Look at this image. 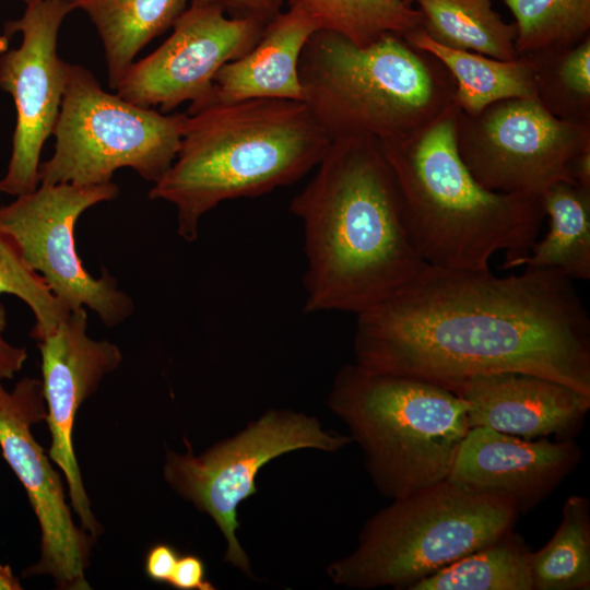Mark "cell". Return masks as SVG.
I'll list each match as a JSON object with an SVG mask.
<instances>
[{
	"label": "cell",
	"mask_w": 590,
	"mask_h": 590,
	"mask_svg": "<svg viewBox=\"0 0 590 590\" xmlns=\"http://www.w3.org/2000/svg\"><path fill=\"white\" fill-rule=\"evenodd\" d=\"M21 1H23L27 7V5H32V4H35L37 2H40L42 0H21Z\"/></svg>",
	"instance_id": "e575fe53"
},
{
	"label": "cell",
	"mask_w": 590,
	"mask_h": 590,
	"mask_svg": "<svg viewBox=\"0 0 590 590\" xmlns=\"http://www.w3.org/2000/svg\"><path fill=\"white\" fill-rule=\"evenodd\" d=\"M42 356V384L48 406L46 421L51 445L49 458L63 472L72 508L81 527L94 538L102 532L86 495L76 461L72 433L82 403L107 374L118 368L122 354L107 340L87 334L85 307L70 310L46 335L37 340Z\"/></svg>",
	"instance_id": "9a60e30c"
},
{
	"label": "cell",
	"mask_w": 590,
	"mask_h": 590,
	"mask_svg": "<svg viewBox=\"0 0 590 590\" xmlns=\"http://www.w3.org/2000/svg\"><path fill=\"white\" fill-rule=\"evenodd\" d=\"M190 2L217 5L225 12L233 11V16H252L268 22L279 12L282 0H190Z\"/></svg>",
	"instance_id": "f546056e"
},
{
	"label": "cell",
	"mask_w": 590,
	"mask_h": 590,
	"mask_svg": "<svg viewBox=\"0 0 590 590\" xmlns=\"http://www.w3.org/2000/svg\"><path fill=\"white\" fill-rule=\"evenodd\" d=\"M304 103L331 140L404 138L453 103L445 66L403 36L386 34L365 47L316 32L299 61Z\"/></svg>",
	"instance_id": "5b68a950"
},
{
	"label": "cell",
	"mask_w": 590,
	"mask_h": 590,
	"mask_svg": "<svg viewBox=\"0 0 590 590\" xmlns=\"http://www.w3.org/2000/svg\"><path fill=\"white\" fill-rule=\"evenodd\" d=\"M580 451L566 438L526 439L471 427L447 480L469 491L503 497L519 511L533 507L578 463Z\"/></svg>",
	"instance_id": "2e32d148"
},
{
	"label": "cell",
	"mask_w": 590,
	"mask_h": 590,
	"mask_svg": "<svg viewBox=\"0 0 590 590\" xmlns=\"http://www.w3.org/2000/svg\"><path fill=\"white\" fill-rule=\"evenodd\" d=\"M351 436L324 430L314 417L291 410H270L231 438L194 456L168 452L164 477L182 498L206 512L226 541L224 560L253 578L249 558L240 546L237 509L257 493L256 477L271 460L298 449L338 451Z\"/></svg>",
	"instance_id": "9c48e42d"
},
{
	"label": "cell",
	"mask_w": 590,
	"mask_h": 590,
	"mask_svg": "<svg viewBox=\"0 0 590 590\" xmlns=\"http://www.w3.org/2000/svg\"><path fill=\"white\" fill-rule=\"evenodd\" d=\"M355 364L448 390L520 373L590 397V319L573 281L547 269L498 276L426 264L356 315Z\"/></svg>",
	"instance_id": "6da1fadb"
},
{
	"label": "cell",
	"mask_w": 590,
	"mask_h": 590,
	"mask_svg": "<svg viewBox=\"0 0 590 590\" xmlns=\"http://www.w3.org/2000/svg\"><path fill=\"white\" fill-rule=\"evenodd\" d=\"M266 24L252 16H227L217 5L190 3L170 36L133 62L115 90L126 101L162 113L190 102L186 114H193L208 103L220 69L247 54Z\"/></svg>",
	"instance_id": "5bb4252c"
},
{
	"label": "cell",
	"mask_w": 590,
	"mask_h": 590,
	"mask_svg": "<svg viewBox=\"0 0 590 590\" xmlns=\"http://www.w3.org/2000/svg\"><path fill=\"white\" fill-rule=\"evenodd\" d=\"M178 557V552L172 545L155 544L145 556V575L155 582L168 583Z\"/></svg>",
	"instance_id": "4dcf8cb0"
},
{
	"label": "cell",
	"mask_w": 590,
	"mask_h": 590,
	"mask_svg": "<svg viewBox=\"0 0 590 590\" xmlns=\"http://www.w3.org/2000/svg\"><path fill=\"white\" fill-rule=\"evenodd\" d=\"M404 3H406L408 5H412L415 0H402ZM413 7V5H412Z\"/></svg>",
	"instance_id": "d590c367"
},
{
	"label": "cell",
	"mask_w": 590,
	"mask_h": 590,
	"mask_svg": "<svg viewBox=\"0 0 590 590\" xmlns=\"http://www.w3.org/2000/svg\"><path fill=\"white\" fill-rule=\"evenodd\" d=\"M455 103L404 138L379 141L410 240L434 267L484 271L505 253L504 269L526 256L545 217L542 198L488 190L457 146Z\"/></svg>",
	"instance_id": "3957f363"
},
{
	"label": "cell",
	"mask_w": 590,
	"mask_h": 590,
	"mask_svg": "<svg viewBox=\"0 0 590 590\" xmlns=\"http://www.w3.org/2000/svg\"><path fill=\"white\" fill-rule=\"evenodd\" d=\"M168 585L179 590L215 589L214 585L206 579V570L203 560L192 554L178 557Z\"/></svg>",
	"instance_id": "f1b7e54d"
},
{
	"label": "cell",
	"mask_w": 590,
	"mask_h": 590,
	"mask_svg": "<svg viewBox=\"0 0 590 590\" xmlns=\"http://www.w3.org/2000/svg\"><path fill=\"white\" fill-rule=\"evenodd\" d=\"M451 391L467 402L470 428L487 427L526 439L569 436L590 409V397L529 374L480 376Z\"/></svg>",
	"instance_id": "e0dca14e"
},
{
	"label": "cell",
	"mask_w": 590,
	"mask_h": 590,
	"mask_svg": "<svg viewBox=\"0 0 590 590\" xmlns=\"http://www.w3.org/2000/svg\"><path fill=\"white\" fill-rule=\"evenodd\" d=\"M568 169L575 184L590 189V146L582 150L571 160Z\"/></svg>",
	"instance_id": "d6a6232c"
},
{
	"label": "cell",
	"mask_w": 590,
	"mask_h": 590,
	"mask_svg": "<svg viewBox=\"0 0 590 590\" xmlns=\"http://www.w3.org/2000/svg\"><path fill=\"white\" fill-rule=\"evenodd\" d=\"M23 300L35 317L31 337L36 341L50 332L70 311L24 260L13 238L0 228V295Z\"/></svg>",
	"instance_id": "83f0119b"
},
{
	"label": "cell",
	"mask_w": 590,
	"mask_h": 590,
	"mask_svg": "<svg viewBox=\"0 0 590 590\" xmlns=\"http://www.w3.org/2000/svg\"><path fill=\"white\" fill-rule=\"evenodd\" d=\"M118 193V186L111 181L95 186L38 185L0 205V228L13 238L26 263L52 294L70 310L92 309L110 327L132 315L133 300L107 270L99 278L87 272L75 247V224L87 209Z\"/></svg>",
	"instance_id": "8fae6325"
},
{
	"label": "cell",
	"mask_w": 590,
	"mask_h": 590,
	"mask_svg": "<svg viewBox=\"0 0 590 590\" xmlns=\"http://www.w3.org/2000/svg\"><path fill=\"white\" fill-rule=\"evenodd\" d=\"M457 146L488 190L542 197L557 182L575 184L568 165L590 146V123L560 119L536 97L508 98L476 115L459 109Z\"/></svg>",
	"instance_id": "30bf717a"
},
{
	"label": "cell",
	"mask_w": 590,
	"mask_h": 590,
	"mask_svg": "<svg viewBox=\"0 0 590 590\" xmlns=\"http://www.w3.org/2000/svg\"><path fill=\"white\" fill-rule=\"evenodd\" d=\"M403 37L445 66L456 85L453 103L467 115H476L498 101L536 97L535 70L526 55L514 60H499L450 48L434 40L421 26Z\"/></svg>",
	"instance_id": "d6986e66"
},
{
	"label": "cell",
	"mask_w": 590,
	"mask_h": 590,
	"mask_svg": "<svg viewBox=\"0 0 590 590\" xmlns=\"http://www.w3.org/2000/svg\"><path fill=\"white\" fill-rule=\"evenodd\" d=\"M316 32V26L298 12L290 9L278 12L247 54L220 69L202 108L248 99L304 102L299 61Z\"/></svg>",
	"instance_id": "ac0fdd59"
},
{
	"label": "cell",
	"mask_w": 590,
	"mask_h": 590,
	"mask_svg": "<svg viewBox=\"0 0 590 590\" xmlns=\"http://www.w3.org/2000/svg\"><path fill=\"white\" fill-rule=\"evenodd\" d=\"M185 114L164 115L104 91L86 68L70 64L52 134V156L39 164L38 185L110 182L123 167L155 184L180 148Z\"/></svg>",
	"instance_id": "ba28073f"
},
{
	"label": "cell",
	"mask_w": 590,
	"mask_h": 590,
	"mask_svg": "<svg viewBox=\"0 0 590 590\" xmlns=\"http://www.w3.org/2000/svg\"><path fill=\"white\" fill-rule=\"evenodd\" d=\"M74 9L75 0H42L4 24L0 38L20 33L22 42L0 54V90L12 96L16 109L2 193L17 197L38 186L40 152L54 132L68 79L69 63L57 54L58 33Z\"/></svg>",
	"instance_id": "7c38bea8"
},
{
	"label": "cell",
	"mask_w": 590,
	"mask_h": 590,
	"mask_svg": "<svg viewBox=\"0 0 590 590\" xmlns=\"http://www.w3.org/2000/svg\"><path fill=\"white\" fill-rule=\"evenodd\" d=\"M519 55L574 46L590 36V0H504Z\"/></svg>",
	"instance_id": "4316f807"
},
{
	"label": "cell",
	"mask_w": 590,
	"mask_h": 590,
	"mask_svg": "<svg viewBox=\"0 0 590 590\" xmlns=\"http://www.w3.org/2000/svg\"><path fill=\"white\" fill-rule=\"evenodd\" d=\"M190 0H75L104 45L108 82L116 88L138 52L174 25Z\"/></svg>",
	"instance_id": "ffe728a7"
},
{
	"label": "cell",
	"mask_w": 590,
	"mask_h": 590,
	"mask_svg": "<svg viewBox=\"0 0 590 590\" xmlns=\"http://www.w3.org/2000/svg\"><path fill=\"white\" fill-rule=\"evenodd\" d=\"M7 327L5 307L0 300V380L12 379L20 371L27 358L24 347H17L5 341L3 331Z\"/></svg>",
	"instance_id": "1f68e13d"
},
{
	"label": "cell",
	"mask_w": 590,
	"mask_h": 590,
	"mask_svg": "<svg viewBox=\"0 0 590 590\" xmlns=\"http://www.w3.org/2000/svg\"><path fill=\"white\" fill-rule=\"evenodd\" d=\"M20 579L14 576L11 567L0 564V590H21Z\"/></svg>",
	"instance_id": "836d02e7"
},
{
	"label": "cell",
	"mask_w": 590,
	"mask_h": 590,
	"mask_svg": "<svg viewBox=\"0 0 590 590\" xmlns=\"http://www.w3.org/2000/svg\"><path fill=\"white\" fill-rule=\"evenodd\" d=\"M587 497L569 496L554 535L531 552L533 590H588L590 588V515Z\"/></svg>",
	"instance_id": "d4e9b609"
},
{
	"label": "cell",
	"mask_w": 590,
	"mask_h": 590,
	"mask_svg": "<svg viewBox=\"0 0 590 590\" xmlns=\"http://www.w3.org/2000/svg\"><path fill=\"white\" fill-rule=\"evenodd\" d=\"M519 512L508 499L446 480L368 519L356 548L330 564L329 578L355 589H409L512 531Z\"/></svg>",
	"instance_id": "52a82bcc"
},
{
	"label": "cell",
	"mask_w": 590,
	"mask_h": 590,
	"mask_svg": "<svg viewBox=\"0 0 590 590\" xmlns=\"http://www.w3.org/2000/svg\"><path fill=\"white\" fill-rule=\"evenodd\" d=\"M421 27L437 43L499 60L519 57L515 23H506L493 0H415Z\"/></svg>",
	"instance_id": "7402d4cb"
},
{
	"label": "cell",
	"mask_w": 590,
	"mask_h": 590,
	"mask_svg": "<svg viewBox=\"0 0 590 590\" xmlns=\"http://www.w3.org/2000/svg\"><path fill=\"white\" fill-rule=\"evenodd\" d=\"M409 590H533L531 551L512 530Z\"/></svg>",
	"instance_id": "603a6c76"
},
{
	"label": "cell",
	"mask_w": 590,
	"mask_h": 590,
	"mask_svg": "<svg viewBox=\"0 0 590 590\" xmlns=\"http://www.w3.org/2000/svg\"><path fill=\"white\" fill-rule=\"evenodd\" d=\"M536 76V98L554 116L590 123V36L563 48L523 54Z\"/></svg>",
	"instance_id": "484cf974"
},
{
	"label": "cell",
	"mask_w": 590,
	"mask_h": 590,
	"mask_svg": "<svg viewBox=\"0 0 590 590\" xmlns=\"http://www.w3.org/2000/svg\"><path fill=\"white\" fill-rule=\"evenodd\" d=\"M1 381L0 449L25 488L40 528L39 560L22 575H48L59 589L88 590L85 569L94 536L74 523L60 475L31 430L47 415L42 380L25 377L12 391Z\"/></svg>",
	"instance_id": "4fadbf2b"
},
{
	"label": "cell",
	"mask_w": 590,
	"mask_h": 590,
	"mask_svg": "<svg viewBox=\"0 0 590 590\" xmlns=\"http://www.w3.org/2000/svg\"><path fill=\"white\" fill-rule=\"evenodd\" d=\"M315 169L290 203L304 229V311L357 315L427 263L408 235L378 140L333 139Z\"/></svg>",
	"instance_id": "7a4b0ae2"
},
{
	"label": "cell",
	"mask_w": 590,
	"mask_h": 590,
	"mask_svg": "<svg viewBox=\"0 0 590 590\" xmlns=\"http://www.w3.org/2000/svg\"><path fill=\"white\" fill-rule=\"evenodd\" d=\"M318 31L338 34L365 47L386 34L403 36L421 26L422 14L402 0H286Z\"/></svg>",
	"instance_id": "cb8c5ba5"
},
{
	"label": "cell",
	"mask_w": 590,
	"mask_h": 590,
	"mask_svg": "<svg viewBox=\"0 0 590 590\" xmlns=\"http://www.w3.org/2000/svg\"><path fill=\"white\" fill-rule=\"evenodd\" d=\"M548 231L515 268L553 270L569 280L590 279V189L557 182L542 194Z\"/></svg>",
	"instance_id": "44dd1931"
},
{
	"label": "cell",
	"mask_w": 590,
	"mask_h": 590,
	"mask_svg": "<svg viewBox=\"0 0 590 590\" xmlns=\"http://www.w3.org/2000/svg\"><path fill=\"white\" fill-rule=\"evenodd\" d=\"M362 447L379 491L399 499L447 480L470 425L468 404L416 378L347 364L328 398Z\"/></svg>",
	"instance_id": "8992f818"
},
{
	"label": "cell",
	"mask_w": 590,
	"mask_h": 590,
	"mask_svg": "<svg viewBox=\"0 0 590 590\" xmlns=\"http://www.w3.org/2000/svg\"><path fill=\"white\" fill-rule=\"evenodd\" d=\"M331 139L304 102L248 99L185 114L175 161L149 192L175 205L177 234L194 241L220 203L292 185L315 169Z\"/></svg>",
	"instance_id": "277c9868"
}]
</instances>
